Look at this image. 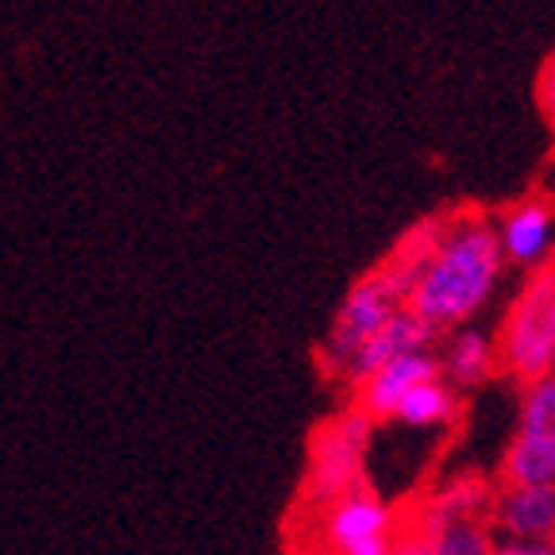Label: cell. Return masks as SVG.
I'll list each match as a JSON object with an SVG mask.
<instances>
[{"instance_id":"16","label":"cell","mask_w":555,"mask_h":555,"mask_svg":"<svg viewBox=\"0 0 555 555\" xmlns=\"http://www.w3.org/2000/svg\"><path fill=\"white\" fill-rule=\"evenodd\" d=\"M490 555H555L552 540H494V552Z\"/></svg>"},{"instance_id":"7","label":"cell","mask_w":555,"mask_h":555,"mask_svg":"<svg viewBox=\"0 0 555 555\" xmlns=\"http://www.w3.org/2000/svg\"><path fill=\"white\" fill-rule=\"evenodd\" d=\"M494 232L502 243L505 267L532 274L555 255V197H547L544 190H532L509 201L498 208Z\"/></svg>"},{"instance_id":"2","label":"cell","mask_w":555,"mask_h":555,"mask_svg":"<svg viewBox=\"0 0 555 555\" xmlns=\"http://www.w3.org/2000/svg\"><path fill=\"white\" fill-rule=\"evenodd\" d=\"M371 436H374V421H366L356 405L336 409V413L324 416L321 425L312 428L294 520L317 517L324 505H332L347 490H356L359 482H366Z\"/></svg>"},{"instance_id":"1","label":"cell","mask_w":555,"mask_h":555,"mask_svg":"<svg viewBox=\"0 0 555 555\" xmlns=\"http://www.w3.org/2000/svg\"><path fill=\"white\" fill-rule=\"evenodd\" d=\"M505 270L502 243H498L494 220L478 205L448 212V228L428 259L425 274L416 278L409 305L421 321H428L436 332L467 328L482 305L494 297L498 278Z\"/></svg>"},{"instance_id":"4","label":"cell","mask_w":555,"mask_h":555,"mask_svg":"<svg viewBox=\"0 0 555 555\" xmlns=\"http://www.w3.org/2000/svg\"><path fill=\"white\" fill-rule=\"evenodd\" d=\"M405 289L393 282L382 267H371L356 286L347 289V297L339 301L336 317H332L328 339L317 351V366L328 382L344 386V374L351 366V359L378 336V328L390 321L393 312L405 309Z\"/></svg>"},{"instance_id":"6","label":"cell","mask_w":555,"mask_h":555,"mask_svg":"<svg viewBox=\"0 0 555 555\" xmlns=\"http://www.w3.org/2000/svg\"><path fill=\"white\" fill-rule=\"evenodd\" d=\"M498 486H555V374L520 390V413L498 463Z\"/></svg>"},{"instance_id":"19","label":"cell","mask_w":555,"mask_h":555,"mask_svg":"<svg viewBox=\"0 0 555 555\" xmlns=\"http://www.w3.org/2000/svg\"><path fill=\"white\" fill-rule=\"evenodd\" d=\"M552 544H555V537H552Z\"/></svg>"},{"instance_id":"5","label":"cell","mask_w":555,"mask_h":555,"mask_svg":"<svg viewBox=\"0 0 555 555\" xmlns=\"http://www.w3.org/2000/svg\"><path fill=\"white\" fill-rule=\"evenodd\" d=\"M305 537L317 540L324 555H393L398 509L371 482H359L356 490H347L317 517H309Z\"/></svg>"},{"instance_id":"11","label":"cell","mask_w":555,"mask_h":555,"mask_svg":"<svg viewBox=\"0 0 555 555\" xmlns=\"http://www.w3.org/2000/svg\"><path fill=\"white\" fill-rule=\"evenodd\" d=\"M502 374L498 366V344L494 336H486L482 328H455L440 351V378L448 382L455 393L482 390L486 382Z\"/></svg>"},{"instance_id":"10","label":"cell","mask_w":555,"mask_h":555,"mask_svg":"<svg viewBox=\"0 0 555 555\" xmlns=\"http://www.w3.org/2000/svg\"><path fill=\"white\" fill-rule=\"evenodd\" d=\"M436 339H440V332H436L433 324L421 321L413 309H398L390 321L378 328V336H374L371 344L351 359V366H347V374H344V390L351 393V386H359L366 374H374L378 366L393 363V359L416 356V351H433Z\"/></svg>"},{"instance_id":"3","label":"cell","mask_w":555,"mask_h":555,"mask_svg":"<svg viewBox=\"0 0 555 555\" xmlns=\"http://www.w3.org/2000/svg\"><path fill=\"white\" fill-rule=\"evenodd\" d=\"M498 366L505 378H513L525 390L532 382L552 374L555 351V255L525 274V286L517 289L513 305L505 309L502 324L494 332Z\"/></svg>"},{"instance_id":"8","label":"cell","mask_w":555,"mask_h":555,"mask_svg":"<svg viewBox=\"0 0 555 555\" xmlns=\"http://www.w3.org/2000/svg\"><path fill=\"white\" fill-rule=\"evenodd\" d=\"M433 378H440V356H436V351L401 356V359H393V363L378 366L374 374H366L359 386H351V401H347V405H356L374 425H390L393 416H398L401 401H405L416 386H425V382H433Z\"/></svg>"},{"instance_id":"13","label":"cell","mask_w":555,"mask_h":555,"mask_svg":"<svg viewBox=\"0 0 555 555\" xmlns=\"http://www.w3.org/2000/svg\"><path fill=\"white\" fill-rule=\"evenodd\" d=\"M460 409H463V393H455L443 378H433L425 386H416L405 401H401L398 416H393V425H405V428H448L460 421Z\"/></svg>"},{"instance_id":"15","label":"cell","mask_w":555,"mask_h":555,"mask_svg":"<svg viewBox=\"0 0 555 555\" xmlns=\"http://www.w3.org/2000/svg\"><path fill=\"white\" fill-rule=\"evenodd\" d=\"M537 108H540V116H544L547 131L555 135V51L547 54L537 74Z\"/></svg>"},{"instance_id":"9","label":"cell","mask_w":555,"mask_h":555,"mask_svg":"<svg viewBox=\"0 0 555 555\" xmlns=\"http://www.w3.org/2000/svg\"><path fill=\"white\" fill-rule=\"evenodd\" d=\"M490 529L505 540H552L555 486H498L490 505Z\"/></svg>"},{"instance_id":"12","label":"cell","mask_w":555,"mask_h":555,"mask_svg":"<svg viewBox=\"0 0 555 555\" xmlns=\"http://www.w3.org/2000/svg\"><path fill=\"white\" fill-rule=\"evenodd\" d=\"M443 228H448V212H440V217L416 220L413 228H405V232L398 235V243H393L390 251H386V259L378 262V267L386 270V274H390L401 289H405V297L413 294L416 278L425 274L428 259H433L436 247H440Z\"/></svg>"},{"instance_id":"18","label":"cell","mask_w":555,"mask_h":555,"mask_svg":"<svg viewBox=\"0 0 555 555\" xmlns=\"http://www.w3.org/2000/svg\"><path fill=\"white\" fill-rule=\"evenodd\" d=\"M552 374H555V351H552Z\"/></svg>"},{"instance_id":"14","label":"cell","mask_w":555,"mask_h":555,"mask_svg":"<svg viewBox=\"0 0 555 555\" xmlns=\"http://www.w3.org/2000/svg\"><path fill=\"white\" fill-rule=\"evenodd\" d=\"M494 540L490 520H451L433 532V555H490Z\"/></svg>"},{"instance_id":"17","label":"cell","mask_w":555,"mask_h":555,"mask_svg":"<svg viewBox=\"0 0 555 555\" xmlns=\"http://www.w3.org/2000/svg\"><path fill=\"white\" fill-rule=\"evenodd\" d=\"M286 555H324V547L317 544L312 537H294V540H289V547H286Z\"/></svg>"}]
</instances>
